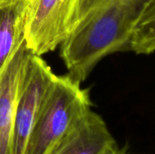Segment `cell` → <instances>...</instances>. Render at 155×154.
I'll return each instance as SVG.
<instances>
[{"mask_svg":"<svg viewBox=\"0 0 155 154\" xmlns=\"http://www.w3.org/2000/svg\"><path fill=\"white\" fill-rule=\"evenodd\" d=\"M152 0H82L78 22L60 44L68 74L84 82L105 56L128 50L132 31Z\"/></svg>","mask_w":155,"mask_h":154,"instance_id":"cell-1","label":"cell"},{"mask_svg":"<svg viewBox=\"0 0 155 154\" xmlns=\"http://www.w3.org/2000/svg\"><path fill=\"white\" fill-rule=\"evenodd\" d=\"M89 91L71 75H56L30 133L25 154H51L91 109Z\"/></svg>","mask_w":155,"mask_h":154,"instance_id":"cell-2","label":"cell"},{"mask_svg":"<svg viewBox=\"0 0 155 154\" xmlns=\"http://www.w3.org/2000/svg\"><path fill=\"white\" fill-rule=\"evenodd\" d=\"M82 0H27L25 43L37 55L54 51L75 27Z\"/></svg>","mask_w":155,"mask_h":154,"instance_id":"cell-3","label":"cell"},{"mask_svg":"<svg viewBox=\"0 0 155 154\" xmlns=\"http://www.w3.org/2000/svg\"><path fill=\"white\" fill-rule=\"evenodd\" d=\"M55 76L40 55L31 54L15 104L14 154H25L30 133Z\"/></svg>","mask_w":155,"mask_h":154,"instance_id":"cell-4","label":"cell"},{"mask_svg":"<svg viewBox=\"0 0 155 154\" xmlns=\"http://www.w3.org/2000/svg\"><path fill=\"white\" fill-rule=\"evenodd\" d=\"M32 54L25 41L0 74V154H14L15 104Z\"/></svg>","mask_w":155,"mask_h":154,"instance_id":"cell-5","label":"cell"},{"mask_svg":"<svg viewBox=\"0 0 155 154\" xmlns=\"http://www.w3.org/2000/svg\"><path fill=\"white\" fill-rule=\"evenodd\" d=\"M115 145L105 122L90 109L51 154H104Z\"/></svg>","mask_w":155,"mask_h":154,"instance_id":"cell-6","label":"cell"},{"mask_svg":"<svg viewBox=\"0 0 155 154\" xmlns=\"http://www.w3.org/2000/svg\"><path fill=\"white\" fill-rule=\"evenodd\" d=\"M27 0H0V74L25 41Z\"/></svg>","mask_w":155,"mask_h":154,"instance_id":"cell-7","label":"cell"},{"mask_svg":"<svg viewBox=\"0 0 155 154\" xmlns=\"http://www.w3.org/2000/svg\"><path fill=\"white\" fill-rule=\"evenodd\" d=\"M137 54L155 52V0H152L136 22L128 43V50Z\"/></svg>","mask_w":155,"mask_h":154,"instance_id":"cell-8","label":"cell"},{"mask_svg":"<svg viewBox=\"0 0 155 154\" xmlns=\"http://www.w3.org/2000/svg\"><path fill=\"white\" fill-rule=\"evenodd\" d=\"M104 154H128L125 149H120L117 145L114 146L113 148L109 149Z\"/></svg>","mask_w":155,"mask_h":154,"instance_id":"cell-9","label":"cell"}]
</instances>
